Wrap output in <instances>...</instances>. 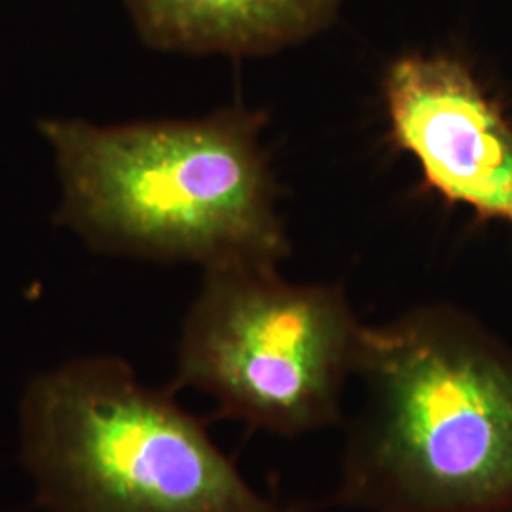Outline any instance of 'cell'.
<instances>
[{
  "mask_svg": "<svg viewBox=\"0 0 512 512\" xmlns=\"http://www.w3.org/2000/svg\"><path fill=\"white\" fill-rule=\"evenodd\" d=\"M266 114L232 105L192 120L42 118L61 188L55 222L105 255L275 264L289 239L275 207Z\"/></svg>",
  "mask_w": 512,
  "mask_h": 512,
  "instance_id": "6da1fadb",
  "label": "cell"
},
{
  "mask_svg": "<svg viewBox=\"0 0 512 512\" xmlns=\"http://www.w3.org/2000/svg\"><path fill=\"white\" fill-rule=\"evenodd\" d=\"M365 403L332 503L368 512H512V348L437 304L363 327Z\"/></svg>",
  "mask_w": 512,
  "mask_h": 512,
  "instance_id": "7a4b0ae2",
  "label": "cell"
},
{
  "mask_svg": "<svg viewBox=\"0 0 512 512\" xmlns=\"http://www.w3.org/2000/svg\"><path fill=\"white\" fill-rule=\"evenodd\" d=\"M19 444L48 512H298L258 494L171 387L143 384L112 355L35 376Z\"/></svg>",
  "mask_w": 512,
  "mask_h": 512,
  "instance_id": "3957f363",
  "label": "cell"
},
{
  "mask_svg": "<svg viewBox=\"0 0 512 512\" xmlns=\"http://www.w3.org/2000/svg\"><path fill=\"white\" fill-rule=\"evenodd\" d=\"M363 327L338 285H298L275 264L203 270L184 317L171 389L211 397L219 416L281 437L342 420Z\"/></svg>",
  "mask_w": 512,
  "mask_h": 512,
  "instance_id": "277c9868",
  "label": "cell"
},
{
  "mask_svg": "<svg viewBox=\"0 0 512 512\" xmlns=\"http://www.w3.org/2000/svg\"><path fill=\"white\" fill-rule=\"evenodd\" d=\"M384 105L395 147L416 160L431 192L512 226L511 120L459 57H397Z\"/></svg>",
  "mask_w": 512,
  "mask_h": 512,
  "instance_id": "5b68a950",
  "label": "cell"
},
{
  "mask_svg": "<svg viewBox=\"0 0 512 512\" xmlns=\"http://www.w3.org/2000/svg\"><path fill=\"white\" fill-rule=\"evenodd\" d=\"M135 33L165 54L262 57L304 44L344 0H122Z\"/></svg>",
  "mask_w": 512,
  "mask_h": 512,
  "instance_id": "8992f818",
  "label": "cell"
}]
</instances>
